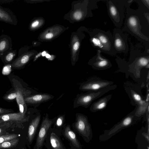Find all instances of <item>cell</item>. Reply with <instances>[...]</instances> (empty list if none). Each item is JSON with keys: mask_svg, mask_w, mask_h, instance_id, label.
I'll return each mask as SVG.
<instances>
[{"mask_svg": "<svg viewBox=\"0 0 149 149\" xmlns=\"http://www.w3.org/2000/svg\"><path fill=\"white\" fill-rule=\"evenodd\" d=\"M149 13L140 9H133L126 7V16L122 31H126L143 42H149L148 37L141 32L143 24H149ZM147 25V24H144ZM149 25V24H148Z\"/></svg>", "mask_w": 149, "mask_h": 149, "instance_id": "6da1fadb", "label": "cell"}, {"mask_svg": "<svg viewBox=\"0 0 149 149\" xmlns=\"http://www.w3.org/2000/svg\"><path fill=\"white\" fill-rule=\"evenodd\" d=\"M91 36V43L97 50L112 56L116 54L113 48V35L110 31L95 29Z\"/></svg>", "mask_w": 149, "mask_h": 149, "instance_id": "7a4b0ae2", "label": "cell"}, {"mask_svg": "<svg viewBox=\"0 0 149 149\" xmlns=\"http://www.w3.org/2000/svg\"><path fill=\"white\" fill-rule=\"evenodd\" d=\"M137 107L136 106L133 111L129 113L110 129L104 130L103 133L99 136V140L101 141H106L123 129L135 124L140 118L135 116Z\"/></svg>", "mask_w": 149, "mask_h": 149, "instance_id": "3957f363", "label": "cell"}, {"mask_svg": "<svg viewBox=\"0 0 149 149\" xmlns=\"http://www.w3.org/2000/svg\"><path fill=\"white\" fill-rule=\"evenodd\" d=\"M73 130L77 133L87 143L92 140L93 134L91 124L88 117L82 114L77 113L75 122L72 123Z\"/></svg>", "mask_w": 149, "mask_h": 149, "instance_id": "277c9868", "label": "cell"}, {"mask_svg": "<svg viewBox=\"0 0 149 149\" xmlns=\"http://www.w3.org/2000/svg\"><path fill=\"white\" fill-rule=\"evenodd\" d=\"M107 5L109 17L117 28H120L125 17L124 7L115 0H107Z\"/></svg>", "mask_w": 149, "mask_h": 149, "instance_id": "5b68a950", "label": "cell"}, {"mask_svg": "<svg viewBox=\"0 0 149 149\" xmlns=\"http://www.w3.org/2000/svg\"><path fill=\"white\" fill-rule=\"evenodd\" d=\"M117 87L116 85H112L100 90L88 91L86 93L79 95L76 99V103L77 106L87 108L91 105L94 100L109 91L115 89Z\"/></svg>", "mask_w": 149, "mask_h": 149, "instance_id": "8992f818", "label": "cell"}, {"mask_svg": "<svg viewBox=\"0 0 149 149\" xmlns=\"http://www.w3.org/2000/svg\"><path fill=\"white\" fill-rule=\"evenodd\" d=\"M112 35L113 48L116 53L126 54L129 49L128 34L123 33L120 28H116L114 29Z\"/></svg>", "mask_w": 149, "mask_h": 149, "instance_id": "52a82bcc", "label": "cell"}, {"mask_svg": "<svg viewBox=\"0 0 149 149\" xmlns=\"http://www.w3.org/2000/svg\"><path fill=\"white\" fill-rule=\"evenodd\" d=\"M61 136V131L51 127L47 132L44 146L47 149H68L62 141Z\"/></svg>", "mask_w": 149, "mask_h": 149, "instance_id": "ba28073f", "label": "cell"}, {"mask_svg": "<svg viewBox=\"0 0 149 149\" xmlns=\"http://www.w3.org/2000/svg\"><path fill=\"white\" fill-rule=\"evenodd\" d=\"M56 119V118L49 119L47 114L43 118L37 134L33 149H42L44 146L47 132L54 123Z\"/></svg>", "mask_w": 149, "mask_h": 149, "instance_id": "9c48e42d", "label": "cell"}, {"mask_svg": "<svg viewBox=\"0 0 149 149\" xmlns=\"http://www.w3.org/2000/svg\"><path fill=\"white\" fill-rule=\"evenodd\" d=\"M113 83L112 81L94 77L82 83L80 88L81 90L83 91H96L110 86L113 85Z\"/></svg>", "mask_w": 149, "mask_h": 149, "instance_id": "30bf717a", "label": "cell"}, {"mask_svg": "<svg viewBox=\"0 0 149 149\" xmlns=\"http://www.w3.org/2000/svg\"><path fill=\"white\" fill-rule=\"evenodd\" d=\"M29 118L20 112L18 113H6L0 115V123H7L11 126L15 123L18 127H21V125L28 121Z\"/></svg>", "mask_w": 149, "mask_h": 149, "instance_id": "8fae6325", "label": "cell"}, {"mask_svg": "<svg viewBox=\"0 0 149 149\" xmlns=\"http://www.w3.org/2000/svg\"><path fill=\"white\" fill-rule=\"evenodd\" d=\"M88 64L92 68L97 70H102L111 68L112 64L107 58L101 54V52L97 50L96 54L89 61Z\"/></svg>", "mask_w": 149, "mask_h": 149, "instance_id": "7c38bea8", "label": "cell"}, {"mask_svg": "<svg viewBox=\"0 0 149 149\" xmlns=\"http://www.w3.org/2000/svg\"><path fill=\"white\" fill-rule=\"evenodd\" d=\"M62 135L69 142V149H83L75 133L69 125H65L61 131Z\"/></svg>", "mask_w": 149, "mask_h": 149, "instance_id": "4fadbf2b", "label": "cell"}, {"mask_svg": "<svg viewBox=\"0 0 149 149\" xmlns=\"http://www.w3.org/2000/svg\"><path fill=\"white\" fill-rule=\"evenodd\" d=\"M41 119L40 115L33 119L30 123L27 130V138L28 144L31 145L36 134Z\"/></svg>", "mask_w": 149, "mask_h": 149, "instance_id": "5bb4252c", "label": "cell"}, {"mask_svg": "<svg viewBox=\"0 0 149 149\" xmlns=\"http://www.w3.org/2000/svg\"><path fill=\"white\" fill-rule=\"evenodd\" d=\"M110 94L104 96L92 104L90 108V111L92 112L102 111L107 107L108 103L112 97Z\"/></svg>", "mask_w": 149, "mask_h": 149, "instance_id": "9a60e30c", "label": "cell"}, {"mask_svg": "<svg viewBox=\"0 0 149 149\" xmlns=\"http://www.w3.org/2000/svg\"><path fill=\"white\" fill-rule=\"evenodd\" d=\"M0 21L14 25H16L17 23V18L12 12L0 6Z\"/></svg>", "mask_w": 149, "mask_h": 149, "instance_id": "2e32d148", "label": "cell"}, {"mask_svg": "<svg viewBox=\"0 0 149 149\" xmlns=\"http://www.w3.org/2000/svg\"><path fill=\"white\" fill-rule=\"evenodd\" d=\"M31 54L29 53H23L21 49H19L18 56L11 64L12 67L15 68L22 67L29 61Z\"/></svg>", "mask_w": 149, "mask_h": 149, "instance_id": "e0dca14e", "label": "cell"}, {"mask_svg": "<svg viewBox=\"0 0 149 149\" xmlns=\"http://www.w3.org/2000/svg\"><path fill=\"white\" fill-rule=\"evenodd\" d=\"M12 44L11 38L6 35L0 36V57L12 48Z\"/></svg>", "mask_w": 149, "mask_h": 149, "instance_id": "ac0fdd59", "label": "cell"}, {"mask_svg": "<svg viewBox=\"0 0 149 149\" xmlns=\"http://www.w3.org/2000/svg\"><path fill=\"white\" fill-rule=\"evenodd\" d=\"M52 96L47 94H38L27 97L24 99L25 102L29 104H37L48 100Z\"/></svg>", "mask_w": 149, "mask_h": 149, "instance_id": "d6986e66", "label": "cell"}, {"mask_svg": "<svg viewBox=\"0 0 149 149\" xmlns=\"http://www.w3.org/2000/svg\"><path fill=\"white\" fill-rule=\"evenodd\" d=\"M130 94V97L132 105L138 107L146 103L140 95L134 90H131Z\"/></svg>", "mask_w": 149, "mask_h": 149, "instance_id": "ffe728a7", "label": "cell"}, {"mask_svg": "<svg viewBox=\"0 0 149 149\" xmlns=\"http://www.w3.org/2000/svg\"><path fill=\"white\" fill-rule=\"evenodd\" d=\"M16 93L17 95L16 101L20 112L25 115L26 111V107L23 96L22 93L19 90H18Z\"/></svg>", "mask_w": 149, "mask_h": 149, "instance_id": "44dd1931", "label": "cell"}, {"mask_svg": "<svg viewBox=\"0 0 149 149\" xmlns=\"http://www.w3.org/2000/svg\"><path fill=\"white\" fill-rule=\"evenodd\" d=\"M19 141L17 138L9 140L0 143V149H6L16 146Z\"/></svg>", "mask_w": 149, "mask_h": 149, "instance_id": "7402d4cb", "label": "cell"}, {"mask_svg": "<svg viewBox=\"0 0 149 149\" xmlns=\"http://www.w3.org/2000/svg\"><path fill=\"white\" fill-rule=\"evenodd\" d=\"M17 54V50H13L12 49L0 57L5 62L9 63L13 60Z\"/></svg>", "mask_w": 149, "mask_h": 149, "instance_id": "603a6c76", "label": "cell"}, {"mask_svg": "<svg viewBox=\"0 0 149 149\" xmlns=\"http://www.w3.org/2000/svg\"><path fill=\"white\" fill-rule=\"evenodd\" d=\"M64 118L63 116H60L57 118L53 123V128L60 131H62L65 124L64 123Z\"/></svg>", "mask_w": 149, "mask_h": 149, "instance_id": "cb8c5ba5", "label": "cell"}, {"mask_svg": "<svg viewBox=\"0 0 149 149\" xmlns=\"http://www.w3.org/2000/svg\"><path fill=\"white\" fill-rule=\"evenodd\" d=\"M18 134H6L0 136V143L6 141L17 138Z\"/></svg>", "mask_w": 149, "mask_h": 149, "instance_id": "d4e9b609", "label": "cell"}, {"mask_svg": "<svg viewBox=\"0 0 149 149\" xmlns=\"http://www.w3.org/2000/svg\"><path fill=\"white\" fill-rule=\"evenodd\" d=\"M11 65L10 64H7L4 66L2 69V74L5 75L9 74L11 71Z\"/></svg>", "mask_w": 149, "mask_h": 149, "instance_id": "484cf974", "label": "cell"}, {"mask_svg": "<svg viewBox=\"0 0 149 149\" xmlns=\"http://www.w3.org/2000/svg\"><path fill=\"white\" fill-rule=\"evenodd\" d=\"M8 128L4 124H0V136L7 134L6 129Z\"/></svg>", "mask_w": 149, "mask_h": 149, "instance_id": "4316f807", "label": "cell"}, {"mask_svg": "<svg viewBox=\"0 0 149 149\" xmlns=\"http://www.w3.org/2000/svg\"><path fill=\"white\" fill-rule=\"evenodd\" d=\"M82 13L79 11L75 12L73 15V17L74 19L77 20L81 19L83 16Z\"/></svg>", "mask_w": 149, "mask_h": 149, "instance_id": "83f0119b", "label": "cell"}, {"mask_svg": "<svg viewBox=\"0 0 149 149\" xmlns=\"http://www.w3.org/2000/svg\"><path fill=\"white\" fill-rule=\"evenodd\" d=\"M17 96L16 93H12L6 97V99L9 100H13L16 98Z\"/></svg>", "mask_w": 149, "mask_h": 149, "instance_id": "f1b7e54d", "label": "cell"}, {"mask_svg": "<svg viewBox=\"0 0 149 149\" xmlns=\"http://www.w3.org/2000/svg\"><path fill=\"white\" fill-rule=\"evenodd\" d=\"M11 111L9 110L0 108V114L1 115L7 113Z\"/></svg>", "mask_w": 149, "mask_h": 149, "instance_id": "f546056e", "label": "cell"}, {"mask_svg": "<svg viewBox=\"0 0 149 149\" xmlns=\"http://www.w3.org/2000/svg\"><path fill=\"white\" fill-rule=\"evenodd\" d=\"M80 46V43L79 42L77 41L75 42L73 45V49L74 51H77L79 48Z\"/></svg>", "mask_w": 149, "mask_h": 149, "instance_id": "4dcf8cb0", "label": "cell"}, {"mask_svg": "<svg viewBox=\"0 0 149 149\" xmlns=\"http://www.w3.org/2000/svg\"><path fill=\"white\" fill-rule=\"evenodd\" d=\"M39 24V22L36 20L33 22L31 24V27L32 28H34L37 27Z\"/></svg>", "mask_w": 149, "mask_h": 149, "instance_id": "1f68e13d", "label": "cell"}, {"mask_svg": "<svg viewBox=\"0 0 149 149\" xmlns=\"http://www.w3.org/2000/svg\"><path fill=\"white\" fill-rule=\"evenodd\" d=\"M53 37V34L52 33H47L45 35V38L47 39H50L52 38Z\"/></svg>", "mask_w": 149, "mask_h": 149, "instance_id": "d6a6232c", "label": "cell"}, {"mask_svg": "<svg viewBox=\"0 0 149 149\" xmlns=\"http://www.w3.org/2000/svg\"><path fill=\"white\" fill-rule=\"evenodd\" d=\"M45 56L47 58H49L51 57V56L48 54H46Z\"/></svg>", "mask_w": 149, "mask_h": 149, "instance_id": "836d02e7", "label": "cell"}, {"mask_svg": "<svg viewBox=\"0 0 149 149\" xmlns=\"http://www.w3.org/2000/svg\"><path fill=\"white\" fill-rule=\"evenodd\" d=\"M46 52L45 51L43 52L42 53V56H45L46 55Z\"/></svg>", "mask_w": 149, "mask_h": 149, "instance_id": "e575fe53", "label": "cell"}]
</instances>
